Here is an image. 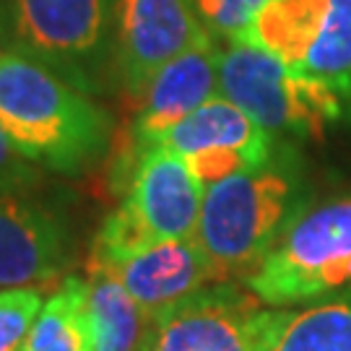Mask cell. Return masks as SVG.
Masks as SVG:
<instances>
[{"instance_id": "1", "label": "cell", "mask_w": 351, "mask_h": 351, "mask_svg": "<svg viewBox=\"0 0 351 351\" xmlns=\"http://www.w3.org/2000/svg\"><path fill=\"white\" fill-rule=\"evenodd\" d=\"M0 128L47 172L84 175L104 159L112 117L86 91L21 50H0Z\"/></svg>"}, {"instance_id": "2", "label": "cell", "mask_w": 351, "mask_h": 351, "mask_svg": "<svg viewBox=\"0 0 351 351\" xmlns=\"http://www.w3.org/2000/svg\"><path fill=\"white\" fill-rule=\"evenodd\" d=\"M310 206L297 151L281 143L271 162L206 188L195 239L221 281L247 278Z\"/></svg>"}, {"instance_id": "3", "label": "cell", "mask_w": 351, "mask_h": 351, "mask_svg": "<svg viewBox=\"0 0 351 351\" xmlns=\"http://www.w3.org/2000/svg\"><path fill=\"white\" fill-rule=\"evenodd\" d=\"M206 185L190 164L164 146L130 149L125 198L94 237L91 261L114 263L167 239H188L198 232Z\"/></svg>"}, {"instance_id": "4", "label": "cell", "mask_w": 351, "mask_h": 351, "mask_svg": "<svg viewBox=\"0 0 351 351\" xmlns=\"http://www.w3.org/2000/svg\"><path fill=\"white\" fill-rule=\"evenodd\" d=\"M219 91L271 136L287 138H320L343 110L336 86L242 39H229L221 50Z\"/></svg>"}, {"instance_id": "5", "label": "cell", "mask_w": 351, "mask_h": 351, "mask_svg": "<svg viewBox=\"0 0 351 351\" xmlns=\"http://www.w3.org/2000/svg\"><path fill=\"white\" fill-rule=\"evenodd\" d=\"M245 284L268 307L317 302L351 287V195L307 208Z\"/></svg>"}, {"instance_id": "6", "label": "cell", "mask_w": 351, "mask_h": 351, "mask_svg": "<svg viewBox=\"0 0 351 351\" xmlns=\"http://www.w3.org/2000/svg\"><path fill=\"white\" fill-rule=\"evenodd\" d=\"M289 313L237 281H219L156 315L143 351H271Z\"/></svg>"}, {"instance_id": "7", "label": "cell", "mask_w": 351, "mask_h": 351, "mask_svg": "<svg viewBox=\"0 0 351 351\" xmlns=\"http://www.w3.org/2000/svg\"><path fill=\"white\" fill-rule=\"evenodd\" d=\"M110 0H8L16 50L97 94L110 58Z\"/></svg>"}, {"instance_id": "8", "label": "cell", "mask_w": 351, "mask_h": 351, "mask_svg": "<svg viewBox=\"0 0 351 351\" xmlns=\"http://www.w3.org/2000/svg\"><path fill=\"white\" fill-rule=\"evenodd\" d=\"M234 39L351 91V0H271Z\"/></svg>"}, {"instance_id": "9", "label": "cell", "mask_w": 351, "mask_h": 351, "mask_svg": "<svg viewBox=\"0 0 351 351\" xmlns=\"http://www.w3.org/2000/svg\"><path fill=\"white\" fill-rule=\"evenodd\" d=\"M154 146L180 154L193 175L208 188L219 180L263 167L281 143L234 101L219 94L164 133Z\"/></svg>"}, {"instance_id": "10", "label": "cell", "mask_w": 351, "mask_h": 351, "mask_svg": "<svg viewBox=\"0 0 351 351\" xmlns=\"http://www.w3.org/2000/svg\"><path fill=\"white\" fill-rule=\"evenodd\" d=\"M206 32L193 0H117L112 58L123 91L138 101L151 78Z\"/></svg>"}, {"instance_id": "11", "label": "cell", "mask_w": 351, "mask_h": 351, "mask_svg": "<svg viewBox=\"0 0 351 351\" xmlns=\"http://www.w3.org/2000/svg\"><path fill=\"white\" fill-rule=\"evenodd\" d=\"M219 58L213 34H203L151 78L130 123V149L154 146L201 104L219 97Z\"/></svg>"}, {"instance_id": "12", "label": "cell", "mask_w": 351, "mask_h": 351, "mask_svg": "<svg viewBox=\"0 0 351 351\" xmlns=\"http://www.w3.org/2000/svg\"><path fill=\"white\" fill-rule=\"evenodd\" d=\"M71 261L60 213L26 193H0V289L50 281Z\"/></svg>"}, {"instance_id": "13", "label": "cell", "mask_w": 351, "mask_h": 351, "mask_svg": "<svg viewBox=\"0 0 351 351\" xmlns=\"http://www.w3.org/2000/svg\"><path fill=\"white\" fill-rule=\"evenodd\" d=\"M101 265L112 268L114 276L123 281L130 297L146 313L149 323L167 307L221 281L216 265L195 237L154 242L128 258Z\"/></svg>"}, {"instance_id": "14", "label": "cell", "mask_w": 351, "mask_h": 351, "mask_svg": "<svg viewBox=\"0 0 351 351\" xmlns=\"http://www.w3.org/2000/svg\"><path fill=\"white\" fill-rule=\"evenodd\" d=\"M88 323L94 351H143L149 317L112 268L88 261Z\"/></svg>"}, {"instance_id": "15", "label": "cell", "mask_w": 351, "mask_h": 351, "mask_svg": "<svg viewBox=\"0 0 351 351\" xmlns=\"http://www.w3.org/2000/svg\"><path fill=\"white\" fill-rule=\"evenodd\" d=\"M21 351H94L86 278H63L45 300Z\"/></svg>"}, {"instance_id": "16", "label": "cell", "mask_w": 351, "mask_h": 351, "mask_svg": "<svg viewBox=\"0 0 351 351\" xmlns=\"http://www.w3.org/2000/svg\"><path fill=\"white\" fill-rule=\"evenodd\" d=\"M271 351H351V287L289 313Z\"/></svg>"}, {"instance_id": "17", "label": "cell", "mask_w": 351, "mask_h": 351, "mask_svg": "<svg viewBox=\"0 0 351 351\" xmlns=\"http://www.w3.org/2000/svg\"><path fill=\"white\" fill-rule=\"evenodd\" d=\"M45 307L42 287H11L0 289V351H21L29 330Z\"/></svg>"}, {"instance_id": "18", "label": "cell", "mask_w": 351, "mask_h": 351, "mask_svg": "<svg viewBox=\"0 0 351 351\" xmlns=\"http://www.w3.org/2000/svg\"><path fill=\"white\" fill-rule=\"evenodd\" d=\"M271 0H193L201 24L213 37L234 39Z\"/></svg>"}, {"instance_id": "19", "label": "cell", "mask_w": 351, "mask_h": 351, "mask_svg": "<svg viewBox=\"0 0 351 351\" xmlns=\"http://www.w3.org/2000/svg\"><path fill=\"white\" fill-rule=\"evenodd\" d=\"M39 182V167L24 159L0 128V193H29Z\"/></svg>"}, {"instance_id": "20", "label": "cell", "mask_w": 351, "mask_h": 351, "mask_svg": "<svg viewBox=\"0 0 351 351\" xmlns=\"http://www.w3.org/2000/svg\"><path fill=\"white\" fill-rule=\"evenodd\" d=\"M8 29H11V21H8V8L0 3V45L5 42V34H8Z\"/></svg>"}]
</instances>
